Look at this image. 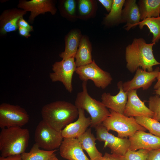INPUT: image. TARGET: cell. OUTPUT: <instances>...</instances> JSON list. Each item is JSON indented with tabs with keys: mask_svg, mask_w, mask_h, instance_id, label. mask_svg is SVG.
Here are the masks:
<instances>
[{
	"mask_svg": "<svg viewBox=\"0 0 160 160\" xmlns=\"http://www.w3.org/2000/svg\"><path fill=\"white\" fill-rule=\"evenodd\" d=\"M156 78L157 80V81L153 87L154 89H155V90L160 87V70Z\"/></svg>",
	"mask_w": 160,
	"mask_h": 160,
	"instance_id": "cell-38",
	"label": "cell"
},
{
	"mask_svg": "<svg viewBox=\"0 0 160 160\" xmlns=\"http://www.w3.org/2000/svg\"><path fill=\"white\" fill-rule=\"evenodd\" d=\"M63 139L61 131L55 129L43 120L39 123L35 131V143L44 150H53L60 147Z\"/></svg>",
	"mask_w": 160,
	"mask_h": 160,
	"instance_id": "cell-7",
	"label": "cell"
},
{
	"mask_svg": "<svg viewBox=\"0 0 160 160\" xmlns=\"http://www.w3.org/2000/svg\"><path fill=\"white\" fill-rule=\"evenodd\" d=\"M30 137L27 129L19 127L2 129L0 132L1 156L6 157L24 153Z\"/></svg>",
	"mask_w": 160,
	"mask_h": 160,
	"instance_id": "cell-3",
	"label": "cell"
},
{
	"mask_svg": "<svg viewBox=\"0 0 160 160\" xmlns=\"http://www.w3.org/2000/svg\"><path fill=\"white\" fill-rule=\"evenodd\" d=\"M29 120L24 108L17 105L3 103L0 105V127L2 129L14 127H22Z\"/></svg>",
	"mask_w": 160,
	"mask_h": 160,
	"instance_id": "cell-6",
	"label": "cell"
},
{
	"mask_svg": "<svg viewBox=\"0 0 160 160\" xmlns=\"http://www.w3.org/2000/svg\"><path fill=\"white\" fill-rule=\"evenodd\" d=\"M154 91L155 92V93L156 95H158L160 97V87L154 90Z\"/></svg>",
	"mask_w": 160,
	"mask_h": 160,
	"instance_id": "cell-40",
	"label": "cell"
},
{
	"mask_svg": "<svg viewBox=\"0 0 160 160\" xmlns=\"http://www.w3.org/2000/svg\"><path fill=\"white\" fill-rule=\"evenodd\" d=\"M92 47L88 38L82 36L75 58L77 67L86 65L91 63Z\"/></svg>",
	"mask_w": 160,
	"mask_h": 160,
	"instance_id": "cell-22",
	"label": "cell"
},
{
	"mask_svg": "<svg viewBox=\"0 0 160 160\" xmlns=\"http://www.w3.org/2000/svg\"><path fill=\"white\" fill-rule=\"evenodd\" d=\"M146 160H160V148L149 151Z\"/></svg>",
	"mask_w": 160,
	"mask_h": 160,
	"instance_id": "cell-32",
	"label": "cell"
},
{
	"mask_svg": "<svg viewBox=\"0 0 160 160\" xmlns=\"http://www.w3.org/2000/svg\"><path fill=\"white\" fill-rule=\"evenodd\" d=\"M137 123L149 131L151 134L160 137V122L152 118L135 117Z\"/></svg>",
	"mask_w": 160,
	"mask_h": 160,
	"instance_id": "cell-28",
	"label": "cell"
},
{
	"mask_svg": "<svg viewBox=\"0 0 160 160\" xmlns=\"http://www.w3.org/2000/svg\"><path fill=\"white\" fill-rule=\"evenodd\" d=\"M41 113L43 120L55 129L61 131L77 118L79 111L71 103L57 101L44 105Z\"/></svg>",
	"mask_w": 160,
	"mask_h": 160,
	"instance_id": "cell-2",
	"label": "cell"
},
{
	"mask_svg": "<svg viewBox=\"0 0 160 160\" xmlns=\"http://www.w3.org/2000/svg\"><path fill=\"white\" fill-rule=\"evenodd\" d=\"M97 3L95 1L79 0L77 1V18H89L94 15L96 10Z\"/></svg>",
	"mask_w": 160,
	"mask_h": 160,
	"instance_id": "cell-26",
	"label": "cell"
},
{
	"mask_svg": "<svg viewBox=\"0 0 160 160\" xmlns=\"http://www.w3.org/2000/svg\"><path fill=\"white\" fill-rule=\"evenodd\" d=\"M127 92L128 98L123 113L124 115L135 117H152L153 112L139 97L136 90H131Z\"/></svg>",
	"mask_w": 160,
	"mask_h": 160,
	"instance_id": "cell-14",
	"label": "cell"
},
{
	"mask_svg": "<svg viewBox=\"0 0 160 160\" xmlns=\"http://www.w3.org/2000/svg\"><path fill=\"white\" fill-rule=\"evenodd\" d=\"M78 119L75 122L68 125L61 131L63 138H77L83 134L91 124V118L87 117L84 111L79 109Z\"/></svg>",
	"mask_w": 160,
	"mask_h": 160,
	"instance_id": "cell-18",
	"label": "cell"
},
{
	"mask_svg": "<svg viewBox=\"0 0 160 160\" xmlns=\"http://www.w3.org/2000/svg\"><path fill=\"white\" fill-rule=\"evenodd\" d=\"M100 160H125L123 156L114 154L105 153L104 156Z\"/></svg>",
	"mask_w": 160,
	"mask_h": 160,
	"instance_id": "cell-33",
	"label": "cell"
},
{
	"mask_svg": "<svg viewBox=\"0 0 160 160\" xmlns=\"http://www.w3.org/2000/svg\"><path fill=\"white\" fill-rule=\"evenodd\" d=\"M125 0H113L112 8L104 19V23L108 26L118 25L123 23L122 11Z\"/></svg>",
	"mask_w": 160,
	"mask_h": 160,
	"instance_id": "cell-24",
	"label": "cell"
},
{
	"mask_svg": "<svg viewBox=\"0 0 160 160\" xmlns=\"http://www.w3.org/2000/svg\"><path fill=\"white\" fill-rule=\"evenodd\" d=\"M49 160H59L56 156L55 153H54L50 158Z\"/></svg>",
	"mask_w": 160,
	"mask_h": 160,
	"instance_id": "cell-39",
	"label": "cell"
},
{
	"mask_svg": "<svg viewBox=\"0 0 160 160\" xmlns=\"http://www.w3.org/2000/svg\"><path fill=\"white\" fill-rule=\"evenodd\" d=\"M138 25L140 29L146 26L153 34L152 43L158 42L160 39V16L145 18L141 20Z\"/></svg>",
	"mask_w": 160,
	"mask_h": 160,
	"instance_id": "cell-27",
	"label": "cell"
},
{
	"mask_svg": "<svg viewBox=\"0 0 160 160\" xmlns=\"http://www.w3.org/2000/svg\"><path fill=\"white\" fill-rule=\"evenodd\" d=\"M82 36L80 30L77 29L72 30L68 33L65 39V50L59 55L62 59L75 58Z\"/></svg>",
	"mask_w": 160,
	"mask_h": 160,
	"instance_id": "cell-21",
	"label": "cell"
},
{
	"mask_svg": "<svg viewBox=\"0 0 160 160\" xmlns=\"http://www.w3.org/2000/svg\"><path fill=\"white\" fill-rule=\"evenodd\" d=\"M107 12H109L112 7L113 0H99Z\"/></svg>",
	"mask_w": 160,
	"mask_h": 160,
	"instance_id": "cell-35",
	"label": "cell"
},
{
	"mask_svg": "<svg viewBox=\"0 0 160 160\" xmlns=\"http://www.w3.org/2000/svg\"><path fill=\"white\" fill-rule=\"evenodd\" d=\"M129 139V149L132 151L141 149L150 151L160 148V137L144 131L136 132Z\"/></svg>",
	"mask_w": 160,
	"mask_h": 160,
	"instance_id": "cell-13",
	"label": "cell"
},
{
	"mask_svg": "<svg viewBox=\"0 0 160 160\" xmlns=\"http://www.w3.org/2000/svg\"><path fill=\"white\" fill-rule=\"evenodd\" d=\"M75 72L83 81L91 80L96 87L103 89L106 88L113 80L110 73L101 68L94 60L89 64L77 67Z\"/></svg>",
	"mask_w": 160,
	"mask_h": 160,
	"instance_id": "cell-8",
	"label": "cell"
},
{
	"mask_svg": "<svg viewBox=\"0 0 160 160\" xmlns=\"http://www.w3.org/2000/svg\"><path fill=\"white\" fill-rule=\"evenodd\" d=\"M36 143L33 144L29 152L21 154L22 160H49L50 157L57 151L56 149L47 151L41 149Z\"/></svg>",
	"mask_w": 160,
	"mask_h": 160,
	"instance_id": "cell-25",
	"label": "cell"
},
{
	"mask_svg": "<svg viewBox=\"0 0 160 160\" xmlns=\"http://www.w3.org/2000/svg\"><path fill=\"white\" fill-rule=\"evenodd\" d=\"M63 7L68 17L73 20L77 18V1L74 0H66L64 1Z\"/></svg>",
	"mask_w": 160,
	"mask_h": 160,
	"instance_id": "cell-31",
	"label": "cell"
},
{
	"mask_svg": "<svg viewBox=\"0 0 160 160\" xmlns=\"http://www.w3.org/2000/svg\"><path fill=\"white\" fill-rule=\"evenodd\" d=\"M60 151L61 156L68 160H91L84 153L77 138H63Z\"/></svg>",
	"mask_w": 160,
	"mask_h": 160,
	"instance_id": "cell-16",
	"label": "cell"
},
{
	"mask_svg": "<svg viewBox=\"0 0 160 160\" xmlns=\"http://www.w3.org/2000/svg\"><path fill=\"white\" fill-rule=\"evenodd\" d=\"M137 4L141 20L160 16V0H140Z\"/></svg>",
	"mask_w": 160,
	"mask_h": 160,
	"instance_id": "cell-23",
	"label": "cell"
},
{
	"mask_svg": "<svg viewBox=\"0 0 160 160\" xmlns=\"http://www.w3.org/2000/svg\"><path fill=\"white\" fill-rule=\"evenodd\" d=\"M123 83L121 81L118 83L119 91L116 95L104 92L101 95V102L106 108L122 114H123L128 98L127 92L123 89Z\"/></svg>",
	"mask_w": 160,
	"mask_h": 160,
	"instance_id": "cell-15",
	"label": "cell"
},
{
	"mask_svg": "<svg viewBox=\"0 0 160 160\" xmlns=\"http://www.w3.org/2000/svg\"><path fill=\"white\" fill-rule=\"evenodd\" d=\"M149 151L143 149L132 151L129 149L123 157L125 160H146Z\"/></svg>",
	"mask_w": 160,
	"mask_h": 160,
	"instance_id": "cell-30",
	"label": "cell"
},
{
	"mask_svg": "<svg viewBox=\"0 0 160 160\" xmlns=\"http://www.w3.org/2000/svg\"><path fill=\"white\" fill-rule=\"evenodd\" d=\"M87 82L83 81L82 84V90L77 95L75 105L78 109L86 111L90 115L91 127L95 128L101 124L110 113L101 102L92 98L88 94Z\"/></svg>",
	"mask_w": 160,
	"mask_h": 160,
	"instance_id": "cell-4",
	"label": "cell"
},
{
	"mask_svg": "<svg viewBox=\"0 0 160 160\" xmlns=\"http://www.w3.org/2000/svg\"><path fill=\"white\" fill-rule=\"evenodd\" d=\"M0 160H22L20 154L11 156L6 157H0Z\"/></svg>",
	"mask_w": 160,
	"mask_h": 160,
	"instance_id": "cell-37",
	"label": "cell"
},
{
	"mask_svg": "<svg viewBox=\"0 0 160 160\" xmlns=\"http://www.w3.org/2000/svg\"><path fill=\"white\" fill-rule=\"evenodd\" d=\"M122 11L123 23H126L124 27L129 31L135 28L141 21L140 15L136 0H125Z\"/></svg>",
	"mask_w": 160,
	"mask_h": 160,
	"instance_id": "cell-19",
	"label": "cell"
},
{
	"mask_svg": "<svg viewBox=\"0 0 160 160\" xmlns=\"http://www.w3.org/2000/svg\"><path fill=\"white\" fill-rule=\"evenodd\" d=\"M18 7L26 12H31L28 21L31 23H33L36 17L39 14L49 12L54 15L57 12L53 1L50 0L20 1Z\"/></svg>",
	"mask_w": 160,
	"mask_h": 160,
	"instance_id": "cell-12",
	"label": "cell"
},
{
	"mask_svg": "<svg viewBox=\"0 0 160 160\" xmlns=\"http://www.w3.org/2000/svg\"><path fill=\"white\" fill-rule=\"evenodd\" d=\"M77 139L83 150L87 152L91 160H100L102 157V153L96 147L95 142L97 140L92 133L91 128L88 129Z\"/></svg>",
	"mask_w": 160,
	"mask_h": 160,
	"instance_id": "cell-20",
	"label": "cell"
},
{
	"mask_svg": "<svg viewBox=\"0 0 160 160\" xmlns=\"http://www.w3.org/2000/svg\"><path fill=\"white\" fill-rule=\"evenodd\" d=\"M74 58L71 57L56 62L52 65L53 72L49 74L52 82H62L70 93H71L73 90L72 78L77 68Z\"/></svg>",
	"mask_w": 160,
	"mask_h": 160,
	"instance_id": "cell-9",
	"label": "cell"
},
{
	"mask_svg": "<svg viewBox=\"0 0 160 160\" xmlns=\"http://www.w3.org/2000/svg\"><path fill=\"white\" fill-rule=\"evenodd\" d=\"M109 111V116L102 124L108 131L116 132L118 137L127 138L137 131L146 130L137 123L135 117H127L111 109Z\"/></svg>",
	"mask_w": 160,
	"mask_h": 160,
	"instance_id": "cell-5",
	"label": "cell"
},
{
	"mask_svg": "<svg viewBox=\"0 0 160 160\" xmlns=\"http://www.w3.org/2000/svg\"><path fill=\"white\" fill-rule=\"evenodd\" d=\"M18 25L19 27H21L28 29L30 32L33 30V26L30 25L25 20L23 17H21L18 21Z\"/></svg>",
	"mask_w": 160,
	"mask_h": 160,
	"instance_id": "cell-34",
	"label": "cell"
},
{
	"mask_svg": "<svg viewBox=\"0 0 160 160\" xmlns=\"http://www.w3.org/2000/svg\"><path fill=\"white\" fill-rule=\"evenodd\" d=\"M160 71L159 67L152 71L148 72L138 68L132 79L124 82L122 86L124 91L127 92L132 90L142 88L143 90L148 89L156 80Z\"/></svg>",
	"mask_w": 160,
	"mask_h": 160,
	"instance_id": "cell-11",
	"label": "cell"
},
{
	"mask_svg": "<svg viewBox=\"0 0 160 160\" xmlns=\"http://www.w3.org/2000/svg\"><path fill=\"white\" fill-rule=\"evenodd\" d=\"M18 29L19 33L20 35L27 38L31 36L30 32L28 29L21 27H19Z\"/></svg>",
	"mask_w": 160,
	"mask_h": 160,
	"instance_id": "cell-36",
	"label": "cell"
},
{
	"mask_svg": "<svg viewBox=\"0 0 160 160\" xmlns=\"http://www.w3.org/2000/svg\"><path fill=\"white\" fill-rule=\"evenodd\" d=\"M148 108L153 113L152 118L160 121V97L157 95L150 96L148 101Z\"/></svg>",
	"mask_w": 160,
	"mask_h": 160,
	"instance_id": "cell-29",
	"label": "cell"
},
{
	"mask_svg": "<svg viewBox=\"0 0 160 160\" xmlns=\"http://www.w3.org/2000/svg\"><path fill=\"white\" fill-rule=\"evenodd\" d=\"M27 13L23 10L12 9L4 10L0 17V33L4 35L7 33L15 31L19 27V20Z\"/></svg>",
	"mask_w": 160,
	"mask_h": 160,
	"instance_id": "cell-17",
	"label": "cell"
},
{
	"mask_svg": "<svg viewBox=\"0 0 160 160\" xmlns=\"http://www.w3.org/2000/svg\"><path fill=\"white\" fill-rule=\"evenodd\" d=\"M154 43L148 44L142 38H135L132 43L125 48V57L126 67L132 73L141 67L148 72L153 71V66L160 65L153 53Z\"/></svg>",
	"mask_w": 160,
	"mask_h": 160,
	"instance_id": "cell-1",
	"label": "cell"
},
{
	"mask_svg": "<svg viewBox=\"0 0 160 160\" xmlns=\"http://www.w3.org/2000/svg\"><path fill=\"white\" fill-rule=\"evenodd\" d=\"M95 128L97 140L104 142V148L108 147L112 154L122 156L124 155L129 149L130 142L129 139L116 137L109 133L102 123Z\"/></svg>",
	"mask_w": 160,
	"mask_h": 160,
	"instance_id": "cell-10",
	"label": "cell"
}]
</instances>
